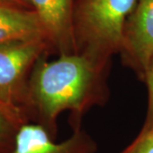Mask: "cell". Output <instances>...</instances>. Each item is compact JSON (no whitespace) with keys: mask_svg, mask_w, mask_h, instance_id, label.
<instances>
[{"mask_svg":"<svg viewBox=\"0 0 153 153\" xmlns=\"http://www.w3.org/2000/svg\"><path fill=\"white\" fill-rule=\"evenodd\" d=\"M109 64L79 53L59 55L53 61L42 56L29 78L25 108L29 121L42 125L55 139L64 111L70 112L73 129L82 127L88 111L108 102Z\"/></svg>","mask_w":153,"mask_h":153,"instance_id":"1","label":"cell"},{"mask_svg":"<svg viewBox=\"0 0 153 153\" xmlns=\"http://www.w3.org/2000/svg\"><path fill=\"white\" fill-rule=\"evenodd\" d=\"M137 0H76V53L111 62L120 53L125 24Z\"/></svg>","mask_w":153,"mask_h":153,"instance_id":"2","label":"cell"},{"mask_svg":"<svg viewBox=\"0 0 153 153\" xmlns=\"http://www.w3.org/2000/svg\"><path fill=\"white\" fill-rule=\"evenodd\" d=\"M49 53L51 48L45 39L17 40L0 45V100L26 114L30 75L37 61Z\"/></svg>","mask_w":153,"mask_h":153,"instance_id":"3","label":"cell"},{"mask_svg":"<svg viewBox=\"0 0 153 153\" xmlns=\"http://www.w3.org/2000/svg\"><path fill=\"white\" fill-rule=\"evenodd\" d=\"M119 55L124 65L143 81L153 55V0H137L125 24Z\"/></svg>","mask_w":153,"mask_h":153,"instance_id":"4","label":"cell"},{"mask_svg":"<svg viewBox=\"0 0 153 153\" xmlns=\"http://www.w3.org/2000/svg\"><path fill=\"white\" fill-rule=\"evenodd\" d=\"M97 143L82 127L73 129L66 140L56 142L42 125L26 121L18 127L10 153H97Z\"/></svg>","mask_w":153,"mask_h":153,"instance_id":"5","label":"cell"},{"mask_svg":"<svg viewBox=\"0 0 153 153\" xmlns=\"http://www.w3.org/2000/svg\"><path fill=\"white\" fill-rule=\"evenodd\" d=\"M45 31L52 53H76L74 32L76 0H29Z\"/></svg>","mask_w":153,"mask_h":153,"instance_id":"6","label":"cell"},{"mask_svg":"<svg viewBox=\"0 0 153 153\" xmlns=\"http://www.w3.org/2000/svg\"><path fill=\"white\" fill-rule=\"evenodd\" d=\"M29 39L47 40L37 13L10 3L0 4V45Z\"/></svg>","mask_w":153,"mask_h":153,"instance_id":"7","label":"cell"},{"mask_svg":"<svg viewBox=\"0 0 153 153\" xmlns=\"http://www.w3.org/2000/svg\"><path fill=\"white\" fill-rule=\"evenodd\" d=\"M116 153H153V124L144 123L135 139Z\"/></svg>","mask_w":153,"mask_h":153,"instance_id":"8","label":"cell"},{"mask_svg":"<svg viewBox=\"0 0 153 153\" xmlns=\"http://www.w3.org/2000/svg\"><path fill=\"white\" fill-rule=\"evenodd\" d=\"M18 125L0 111V153H10L14 147Z\"/></svg>","mask_w":153,"mask_h":153,"instance_id":"9","label":"cell"},{"mask_svg":"<svg viewBox=\"0 0 153 153\" xmlns=\"http://www.w3.org/2000/svg\"><path fill=\"white\" fill-rule=\"evenodd\" d=\"M143 82L146 84L148 91V108L144 123L153 124V55L149 60L147 68L145 70Z\"/></svg>","mask_w":153,"mask_h":153,"instance_id":"10","label":"cell"},{"mask_svg":"<svg viewBox=\"0 0 153 153\" xmlns=\"http://www.w3.org/2000/svg\"><path fill=\"white\" fill-rule=\"evenodd\" d=\"M0 111H1L3 114H5L10 119H12L18 126H20V125L23 124L24 122L29 121L28 117H27L24 112L12 108L11 106L5 105V103L1 102V100H0Z\"/></svg>","mask_w":153,"mask_h":153,"instance_id":"11","label":"cell"},{"mask_svg":"<svg viewBox=\"0 0 153 153\" xmlns=\"http://www.w3.org/2000/svg\"><path fill=\"white\" fill-rule=\"evenodd\" d=\"M0 1L8 2V3H11V4L20 6V7H23V8L33 9L32 6H31V3H30L29 0H0Z\"/></svg>","mask_w":153,"mask_h":153,"instance_id":"12","label":"cell"},{"mask_svg":"<svg viewBox=\"0 0 153 153\" xmlns=\"http://www.w3.org/2000/svg\"><path fill=\"white\" fill-rule=\"evenodd\" d=\"M2 3H8V2H4V1H0V4H2ZM10 4H11V3H10ZM17 6V5H16Z\"/></svg>","mask_w":153,"mask_h":153,"instance_id":"13","label":"cell"}]
</instances>
